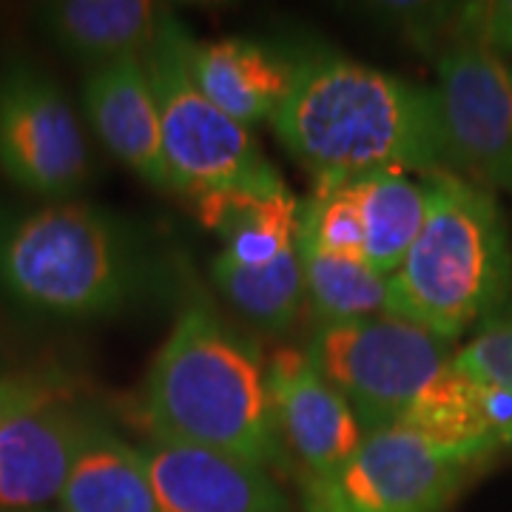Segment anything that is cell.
I'll return each instance as SVG.
<instances>
[{"instance_id":"cell-1","label":"cell","mask_w":512,"mask_h":512,"mask_svg":"<svg viewBox=\"0 0 512 512\" xmlns=\"http://www.w3.org/2000/svg\"><path fill=\"white\" fill-rule=\"evenodd\" d=\"M271 126L316 183L450 171L433 89L350 57L313 55L296 63Z\"/></svg>"},{"instance_id":"cell-2","label":"cell","mask_w":512,"mask_h":512,"mask_svg":"<svg viewBox=\"0 0 512 512\" xmlns=\"http://www.w3.org/2000/svg\"><path fill=\"white\" fill-rule=\"evenodd\" d=\"M308 353L365 436L410 427L447 441H501L512 419V396L453 370L450 342L390 313L322 325Z\"/></svg>"},{"instance_id":"cell-3","label":"cell","mask_w":512,"mask_h":512,"mask_svg":"<svg viewBox=\"0 0 512 512\" xmlns=\"http://www.w3.org/2000/svg\"><path fill=\"white\" fill-rule=\"evenodd\" d=\"M140 410L151 439L265 467L279 461L268 373L205 302H191L148 367Z\"/></svg>"},{"instance_id":"cell-4","label":"cell","mask_w":512,"mask_h":512,"mask_svg":"<svg viewBox=\"0 0 512 512\" xmlns=\"http://www.w3.org/2000/svg\"><path fill=\"white\" fill-rule=\"evenodd\" d=\"M419 237L387 276V313L453 342L510 316L512 242L490 191L436 171Z\"/></svg>"},{"instance_id":"cell-5","label":"cell","mask_w":512,"mask_h":512,"mask_svg":"<svg viewBox=\"0 0 512 512\" xmlns=\"http://www.w3.org/2000/svg\"><path fill=\"white\" fill-rule=\"evenodd\" d=\"M146 288V256L109 211L63 200L0 214V291L55 319L126 311Z\"/></svg>"},{"instance_id":"cell-6","label":"cell","mask_w":512,"mask_h":512,"mask_svg":"<svg viewBox=\"0 0 512 512\" xmlns=\"http://www.w3.org/2000/svg\"><path fill=\"white\" fill-rule=\"evenodd\" d=\"M143 63L160 109L165 157L180 194L202 205L268 197L288 188L262 154L254 131L239 126L194 86L183 60V26L174 15Z\"/></svg>"},{"instance_id":"cell-7","label":"cell","mask_w":512,"mask_h":512,"mask_svg":"<svg viewBox=\"0 0 512 512\" xmlns=\"http://www.w3.org/2000/svg\"><path fill=\"white\" fill-rule=\"evenodd\" d=\"M501 441H447L410 427L367 433L333 473L302 481L305 512H444Z\"/></svg>"},{"instance_id":"cell-8","label":"cell","mask_w":512,"mask_h":512,"mask_svg":"<svg viewBox=\"0 0 512 512\" xmlns=\"http://www.w3.org/2000/svg\"><path fill=\"white\" fill-rule=\"evenodd\" d=\"M447 168L484 191H512V69L484 46L453 40L436 60Z\"/></svg>"},{"instance_id":"cell-9","label":"cell","mask_w":512,"mask_h":512,"mask_svg":"<svg viewBox=\"0 0 512 512\" xmlns=\"http://www.w3.org/2000/svg\"><path fill=\"white\" fill-rule=\"evenodd\" d=\"M0 171L52 202L69 200L89 180V146L72 103L32 63L0 72Z\"/></svg>"},{"instance_id":"cell-10","label":"cell","mask_w":512,"mask_h":512,"mask_svg":"<svg viewBox=\"0 0 512 512\" xmlns=\"http://www.w3.org/2000/svg\"><path fill=\"white\" fill-rule=\"evenodd\" d=\"M265 373L276 436L299 461L302 481L342 467L365 441V427L311 353L279 350Z\"/></svg>"},{"instance_id":"cell-11","label":"cell","mask_w":512,"mask_h":512,"mask_svg":"<svg viewBox=\"0 0 512 512\" xmlns=\"http://www.w3.org/2000/svg\"><path fill=\"white\" fill-rule=\"evenodd\" d=\"M100 419L60 390L0 430V512L46 510L60 498Z\"/></svg>"},{"instance_id":"cell-12","label":"cell","mask_w":512,"mask_h":512,"mask_svg":"<svg viewBox=\"0 0 512 512\" xmlns=\"http://www.w3.org/2000/svg\"><path fill=\"white\" fill-rule=\"evenodd\" d=\"M137 450L160 512H293L271 473L251 461L160 439Z\"/></svg>"},{"instance_id":"cell-13","label":"cell","mask_w":512,"mask_h":512,"mask_svg":"<svg viewBox=\"0 0 512 512\" xmlns=\"http://www.w3.org/2000/svg\"><path fill=\"white\" fill-rule=\"evenodd\" d=\"M83 109L100 143L120 163L154 188L177 191L165 157L157 97L140 57L89 69L83 80Z\"/></svg>"},{"instance_id":"cell-14","label":"cell","mask_w":512,"mask_h":512,"mask_svg":"<svg viewBox=\"0 0 512 512\" xmlns=\"http://www.w3.org/2000/svg\"><path fill=\"white\" fill-rule=\"evenodd\" d=\"M183 60L194 86L245 128L274 120L291 89L293 66L245 37L194 40L183 29Z\"/></svg>"},{"instance_id":"cell-15","label":"cell","mask_w":512,"mask_h":512,"mask_svg":"<svg viewBox=\"0 0 512 512\" xmlns=\"http://www.w3.org/2000/svg\"><path fill=\"white\" fill-rule=\"evenodd\" d=\"M171 18L151 0H57L37 6L43 32L89 69L148 55Z\"/></svg>"},{"instance_id":"cell-16","label":"cell","mask_w":512,"mask_h":512,"mask_svg":"<svg viewBox=\"0 0 512 512\" xmlns=\"http://www.w3.org/2000/svg\"><path fill=\"white\" fill-rule=\"evenodd\" d=\"M57 510L63 512H160L143 456L103 421L74 458Z\"/></svg>"},{"instance_id":"cell-17","label":"cell","mask_w":512,"mask_h":512,"mask_svg":"<svg viewBox=\"0 0 512 512\" xmlns=\"http://www.w3.org/2000/svg\"><path fill=\"white\" fill-rule=\"evenodd\" d=\"M342 183L356 208L365 262L376 274L393 276L427 217V183L407 174H367Z\"/></svg>"},{"instance_id":"cell-18","label":"cell","mask_w":512,"mask_h":512,"mask_svg":"<svg viewBox=\"0 0 512 512\" xmlns=\"http://www.w3.org/2000/svg\"><path fill=\"white\" fill-rule=\"evenodd\" d=\"M211 276L222 296L251 325L268 333H285L305 305V279L296 245L262 262H234L217 254Z\"/></svg>"},{"instance_id":"cell-19","label":"cell","mask_w":512,"mask_h":512,"mask_svg":"<svg viewBox=\"0 0 512 512\" xmlns=\"http://www.w3.org/2000/svg\"><path fill=\"white\" fill-rule=\"evenodd\" d=\"M305 302L325 325L373 319L387 313V276L376 274L365 262L328 254L296 237Z\"/></svg>"},{"instance_id":"cell-20","label":"cell","mask_w":512,"mask_h":512,"mask_svg":"<svg viewBox=\"0 0 512 512\" xmlns=\"http://www.w3.org/2000/svg\"><path fill=\"white\" fill-rule=\"evenodd\" d=\"M453 370L464 379L512 396V316H504L453 353Z\"/></svg>"},{"instance_id":"cell-21","label":"cell","mask_w":512,"mask_h":512,"mask_svg":"<svg viewBox=\"0 0 512 512\" xmlns=\"http://www.w3.org/2000/svg\"><path fill=\"white\" fill-rule=\"evenodd\" d=\"M450 18L456 23L453 40L476 43L501 57L512 52V0L461 3Z\"/></svg>"},{"instance_id":"cell-22","label":"cell","mask_w":512,"mask_h":512,"mask_svg":"<svg viewBox=\"0 0 512 512\" xmlns=\"http://www.w3.org/2000/svg\"><path fill=\"white\" fill-rule=\"evenodd\" d=\"M63 387L49 376H6L0 373V430L37 404L49 402Z\"/></svg>"},{"instance_id":"cell-23","label":"cell","mask_w":512,"mask_h":512,"mask_svg":"<svg viewBox=\"0 0 512 512\" xmlns=\"http://www.w3.org/2000/svg\"><path fill=\"white\" fill-rule=\"evenodd\" d=\"M501 441H504V444H510V447H512V419L507 421V427H504V433H501Z\"/></svg>"},{"instance_id":"cell-24","label":"cell","mask_w":512,"mask_h":512,"mask_svg":"<svg viewBox=\"0 0 512 512\" xmlns=\"http://www.w3.org/2000/svg\"><path fill=\"white\" fill-rule=\"evenodd\" d=\"M37 512H63V510H49V507H46V510H37Z\"/></svg>"}]
</instances>
